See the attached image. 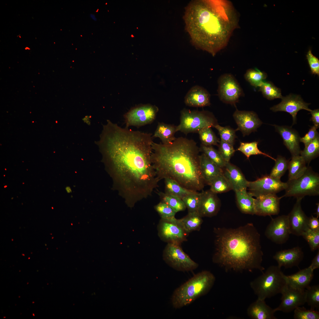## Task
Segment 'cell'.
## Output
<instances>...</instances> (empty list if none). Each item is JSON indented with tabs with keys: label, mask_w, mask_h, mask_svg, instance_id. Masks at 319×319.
Here are the masks:
<instances>
[{
	"label": "cell",
	"mask_w": 319,
	"mask_h": 319,
	"mask_svg": "<svg viewBox=\"0 0 319 319\" xmlns=\"http://www.w3.org/2000/svg\"><path fill=\"white\" fill-rule=\"evenodd\" d=\"M153 138L108 120L96 142L115 189L127 203L147 198L158 186L151 159Z\"/></svg>",
	"instance_id": "obj_1"
},
{
	"label": "cell",
	"mask_w": 319,
	"mask_h": 319,
	"mask_svg": "<svg viewBox=\"0 0 319 319\" xmlns=\"http://www.w3.org/2000/svg\"><path fill=\"white\" fill-rule=\"evenodd\" d=\"M235 15L227 1L195 0L186 7L184 18L194 44L214 56L236 27Z\"/></svg>",
	"instance_id": "obj_2"
},
{
	"label": "cell",
	"mask_w": 319,
	"mask_h": 319,
	"mask_svg": "<svg viewBox=\"0 0 319 319\" xmlns=\"http://www.w3.org/2000/svg\"><path fill=\"white\" fill-rule=\"evenodd\" d=\"M152 163L160 180L169 178L189 190H202L205 182L200 168V151L193 140L183 137L167 144H152Z\"/></svg>",
	"instance_id": "obj_3"
},
{
	"label": "cell",
	"mask_w": 319,
	"mask_h": 319,
	"mask_svg": "<svg viewBox=\"0 0 319 319\" xmlns=\"http://www.w3.org/2000/svg\"><path fill=\"white\" fill-rule=\"evenodd\" d=\"M214 231V263L227 271L257 269L263 272L260 235L252 223L235 229L218 228Z\"/></svg>",
	"instance_id": "obj_4"
},
{
	"label": "cell",
	"mask_w": 319,
	"mask_h": 319,
	"mask_svg": "<svg viewBox=\"0 0 319 319\" xmlns=\"http://www.w3.org/2000/svg\"><path fill=\"white\" fill-rule=\"evenodd\" d=\"M215 279L214 274L208 271L195 274L174 291L171 297L173 307L180 308L206 294L213 287Z\"/></svg>",
	"instance_id": "obj_5"
},
{
	"label": "cell",
	"mask_w": 319,
	"mask_h": 319,
	"mask_svg": "<svg viewBox=\"0 0 319 319\" xmlns=\"http://www.w3.org/2000/svg\"><path fill=\"white\" fill-rule=\"evenodd\" d=\"M281 268L278 265L270 266L250 282V287L258 299L265 300L281 293L287 282L286 275Z\"/></svg>",
	"instance_id": "obj_6"
},
{
	"label": "cell",
	"mask_w": 319,
	"mask_h": 319,
	"mask_svg": "<svg viewBox=\"0 0 319 319\" xmlns=\"http://www.w3.org/2000/svg\"><path fill=\"white\" fill-rule=\"evenodd\" d=\"M284 197L293 196L302 199L304 196L319 195V175L310 167H307L304 173L297 179L288 180L286 182Z\"/></svg>",
	"instance_id": "obj_7"
},
{
	"label": "cell",
	"mask_w": 319,
	"mask_h": 319,
	"mask_svg": "<svg viewBox=\"0 0 319 319\" xmlns=\"http://www.w3.org/2000/svg\"><path fill=\"white\" fill-rule=\"evenodd\" d=\"M217 124L216 118L209 111L184 108L181 111L180 123L177 126V131L187 135L198 133L205 128L214 127Z\"/></svg>",
	"instance_id": "obj_8"
},
{
	"label": "cell",
	"mask_w": 319,
	"mask_h": 319,
	"mask_svg": "<svg viewBox=\"0 0 319 319\" xmlns=\"http://www.w3.org/2000/svg\"><path fill=\"white\" fill-rule=\"evenodd\" d=\"M180 245L168 243L164 253V258L167 263L178 271H192L198 267V264L185 253Z\"/></svg>",
	"instance_id": "obj_9"
},
{
	"label": "cell",
	"mask_w": 319,
	"mask_h": 319,
	"mask_svg": "<svg viewBox=\"0 0 319 319\" xmlns=\"http://www.w3.org/2000/svg\"><path fill=\"white\" fill-rule=\"evenodd\" d=\"M218 97L222 102L234 105L243 95V92L238 82L232 74L226 73L221 75L218 80Z\"/></svg>",
	"instance_id": "obj_10"
},
{
	"label": "cell",
	"mask_w": 319,
	"mask_h": 319,
	"mask_svg": "<svg viewBox=\"0 0 319 319\" xmlns=\"http://www.w3.org/2000/svg\"><path fill=\"white\" fill-rule=\"evenodd\" d=\"M158 110L156 106L149 104L132 108L124 115L126 127H140L151 123Z\"/></svg>",
	"instance_id": "obj_11"
},
{
	"label": "cell",
	"mask_w": 319,
	"mask_h": 319,
	"mask_svg": "<svg viewBox=\"0 0 319 319\" xmlns=\"http://www.w3.org/2000/svg\"><path fill=\"white\" fill-rule=\"evenodd\" d=\"M286 183L280 179L273 178L269 175H265L253 181H248L247 188L253 196L267 194H276L285 190Z\"/></svg>",
	"instance_id": "obj_12"
},
{
	"label": "cell",
	"mask_w": 319,
	"mask_h": 319,
	"mask_svg": "<svg viewBox=\"0 0 319 319\" xmlns=\"http://www.w3.org/2000/svg\"><path fill=\"white\" fill-rule=\"evenodd\" d=\"M159 229L160 235L168 243L179 245L186 241L189 234L185 230L179 219L175 217L162 219Z\"/></svg>",
	"instance_id": "obj_13"
},
{
	"label": "cell",
	"mask_w": 319,
	"mask_h": 319,
	"mask_svg": "<svg viewBox=\"0 0 319 319\" xmlns=\"http://www.w3.org/2000/svg\"><path fill=\"white\" fill-rule=\"evenodd\" d=\"M290 234L288 216L286 215L272 219L265 232V235L268 238L279 244L286 242Z\"/></svg>",
	"instance_id": "obj_14"
},
{
	"label": "cell",
	"mask_w": 319,
	"mask_h": 319,
	"mask_svg": "<svg viewBox=\"0 0 319 319\" xmlns=\"http://www.w3.org/2000/svg\"><path fill=\"white\" fill-rule=\"evenodd\" d=\"M305 290L294 288L287 284L281 293V303L278 307L274 309V312L281 311L289 313L296 307L304 305L306 303Z\"/></svg>",
	"instance_id": "obj_15"
},
{
	"label": "cell",
	"mask_w": 319,
	"mask_h": 319,
	"mask_svg": "<svg viewBox=\"0 0 319 319\" xmlns=\"http://www.w3.org/2000/svg\"><path fill=\"white\" fill-rule=\"evenodd\" d=\"M281 101L279 104L274 105L270 110L275 112L284 111L290 114L293 119L292 125L296 123L297 115L298 112L302 109L310 112L308 106L310 103L305 102L299 95L292 94L282 97Z\"/></svg>",
	"instance_id": "obj_16"
},
{
	"label": "cell",
	"mask_w": 319,
	"mask_h": 319,
	"mask_svg": "<svg viewBox=\"0 0 319 319\" xmlns=\"http://www.w3.org/2000/svg\"><path fill=\"white\" fill-rule=\"evenodd\" d=\"M302 199H297V201L290 212L287 215L291 234L297 236H302L309 229L308 217L302 209Z\"/></svg>",
	"instance_id": "obj_17"
},
{
	"label": "cell",
	"mask_w": 319,
	"mask_h": 319,
	"mask_svg": "<svg viewBox=\"0 0 319 319\" xmlns=\"http://www.w3.org/2000/svg\"><path fill=\"white\" fill-rule=\"evenodd\" d=\"M237 125V130L245 136L256 131L262 123L257 114L252 111H240L237 110L233 115Z\"/></svg>",
	"instance_id": "obj_18"
},
{
	"label": "cell",
	"mask_w": 319,
	"mask_h": 319,
	"mask_svg": "<svg viewBox=\"0 0 319 319\" xmlns=\"http://www.w3.org/2000/svg\"><path fill=\"white\" fill-rule=\"evenodd\" d=\"M256 198L254 201L255 214L265 216L279 214L281 197L279 198L276 194H267Z\"/></svg>",
	"instance_id": "obj_19"
},
{
	"label": "cell",
	"mask_w": 319,
	"mask_h": 319,
	"mask_svg": "<svg viewBox=\"0 0 319 319\" xmlns=\"http://www.w3.org/2000/svg\"><path fill=\"white\" fill-rule=\"evenodd\" d=\"M198 213L202 217H211L216 215L220 207V202L217 194L210 190L202 191Z\"/></svg>",
	"instance_id": "obj_20"
},
{
	"label": "cell",
	"mask_w": 319,
	"mask_h": 319,
	"mask_svg": "<svg viewBox=\"0 0 319 319\" xmlns=\"http://www.w3.org/2000/svg\"><path fill=\"white\" fill-rule=\"evenodd\" d=\"M304 253L299 247L281 250L277 252L273 258L278 264V266L285 268L298 266L303 259Z\"/></svg>",
	"instance_id": "obj_21"
},
{
	"label": "cell",
	"mask_w": 319,
	"mask_h": 319,
	"mask_svg": "<svg viewBox=\"0 0 319 319\" xmlns=\"http://www.w3.org/2000/svg\"><path fill=\"white\" fill-rule=\"evenodd\" d=\"M276 131L281 136L284 145L290 152L292 157L300 155V143L301 137L298 133L291 127L274 125Z\"/></svg>",
	"instance_id": "obj_22"
},
{
	"label": "cell",
	"mask_w": 319,
	"mask_h": 319,
	"mask_svg": "<svg viewBox=\"0 0 319 319\" xmlns=\"http://www.w3.org/2000/svg\"><path fill=\"white\" fill-rule=\"evenodd\" d=\"M222 170L223 175L235 192L247 189L248 181L238 167L229 162L226 163Z\"/></svg>",
	"instance_id": "obj_23"
},
{
	"label": "cell",
	"mask_w": 319,
	"mask_h": 319,
	"mask_svg": "<svg viewBox=\"0 0 319 319\" xmlns=\"http://www.w3.org/2000/svg\"><path fill=\"white\" fill-rule=\"evenodd\" d=\"M185 105L190 107H202L210 105V95L202 87L196 85L188 92L184 98Z\"/></svg>",
	"instance_id": "obj_24"
},
{
	"label": "cell",
	"mask_w": 319,
	"mask_h": 319,
	"mask_svg": "<svg viewBox=\"0 0 319 319\" xmlns=\"http://www.w3.org/2000/svg\"><path fill=\"white\" fill-rule=\"evenodd\" d=\"M313 270L308 267L289 275H286L287 284L294 288L304 290L309 287L313 276Z\"/></svg>",
	"instance_id": "obj_25"
},
{
	"label": "cell",
	"mask_w": 319,
	"mask_h": 319,
	"mask_svg": "<svg viewBox=\"0 0 319 319\" xmlns=\"http://www.w3.org/2000/svg\"><path fill=\"white\" fill-rule=\"evenodd\" d=\"M274 309L268 305L265 300L259 299L251 304L248 307V315L253 319H276Z\"/></svg>",
	"instance_id": "obj_26"
},
{
	"label": "cell",
	"mask_w": 319,
	"mask_h": 319,
	"mask_svg": "<svg viewBox=\"0 0 319 319\" xmlns=\"http://www.w3.org/2000/svg\"><path fill=\"white\" fill-rule=\"evenodd\" d=\"M200 168L205 183L209 185L213 180L223 173L222 169L210 160L204 153L200 155Z\"/></svg>",
	"instance_id": "obj_27"
},
{
	"label": "cell",
	"mask_w": 319,
	"mask_h": 319,
	"mask_svg": "<svg viewBox=\"0 0 319 319\" xmlns=\"http://www.w3.org/2000/svg\"><path fill=\"white\" fill-rule=\"evenodd\" d=\"M235 192L237 204L240 210L244 214H255V198L247 189Z\"/></svg>",
	"instance_id": "obj_28"
},
{
	"label": "cell",
	"mask_w": 319,
	"mask_h": 319,
	"mask_svg": "<svg viewBox=\"0 0 319 319\" xmlns=\"http://www.w3.org/2000/svg\"><path fill=\"white\" fill-rule=\"evenodd\" d=\"M177 132V126L159 123L152 137L159 138L163 144H169L176 139L175 134Z\"/></svg>",
	"instance_id": "obj_29"
},
{
	"label": "cell",
	"mask_w": 319,
	"mask_h": 319,
	"mask_svg": "<svg viewBox=\"0 0 319 319\" xmlns=\"http://www.w3.org/2000/svg\"><path fill=\"white\" fill-rule=\"evenodd\" d=\"M306 164L300 155L292 157L288 164V180L296 179L302 175L307 169Z\"/></svg>",
	"instance_id": "obj_30"
},
{
	"label": "cell",
	"mask_w": 319,
	"mask_h": 319,
	"mask_svg": "<svg viewBox=\"0 0 319 319\" xmlns=\"http://www.w3.org/2000/svg\"><path fill=\"white\" fill-rule=\"evenodd\" d=\"M179 220L185 230L189 234L199 230L203 222L202 217L197 212L188 213L186 216Z\"/></svg>",
	"instance_id": "obj_31"
},
{
	"label": "cell",
	"mask_w": 319,
	"mask_h": 319,
	"mask_svg": "<svg viewBox=\"0 0 319 319\" xmlns=\"http://www.w3.org/2000/svg\"><path fill=\"white\" fill-rule=\"evenodd\" d=\"M165 193L178 197L181 199L186 195L196 192L186 189L175 181L170 179H165Z\"/></svg>",
	"instance_id": "obj_32"
},
{
	"label": "cell",
	"mask_w": 319,
	"mask_h": 319,
	"mask_svg": "<svg viewBox=\"0 0 319 319\" xmlns=\"http://www.w3.org/2000/svg\"><path fill=\"white\" fill-rule=\"evenodd\" d=\"M319 154V136L305 147L301 151L300 155L306 163L309 164L313 160L318 157Z\"/></svg>",
	"instance_id": "obj_33"
},
{
	"label": "cell",
	"mask_w": 319,
	"mask_h": 319,
	"mask_svg": "<svg viewBox=\"0 0 319 319\" xmlns=\"http://www.w3.org/2000/svg\"><path fill=\"white\" fill-rule=\"evenodd\" d=\"M161 200L173 208L177 212L185 210L186 208L182 199L177 196L161 192L157 193Z\"/></svg>",
	"instance_id": "obj_34"
},
{
	"label": "cell",
	"mask_w": 319,
	"mask_h": 319,
	"mask_svg": "<svg viewBox=\"0 0 319 319\" xmlns=\"http://www.w3.org/2000/svg\"><path fill=\"white\" fill-rule=\"evenodd\" d=\"M258 142L256 141L251 142H240V146L236 150L242 152L248 159L252 155H262L275 161V159L258 149Z\"/></svg>",
	"instance_id": "obj_35"
},
{
	"label": "cell",
	"mask_w": 319,
	"mask_h": 319,
	"mask_svg": "<svg viewBox=\"0 0 319 319\" xmlns=\"http://www.w3.org/2000/svg\"><path fill=\"white\" fill-rule=\"evenodd\" d=\"M209 185L210 186V190L217 194L232 190L231 184L223 173L214 179Z\"/></svg>",
	"instance_id": "obj_36"
},
{
	"label": "cell",
	"mask_w": 319,
	"mask_h": 319,
	"mask_svg": "<svg viewBox=\"0 0 319 319\" xmlns=\"http://www.w3.org/2000/svg\"><path fill=\"white\" fill-rule=\"evenodd\" d=\"M259 87V90L263 96L269 100L276 98H281L283 97L280 89L275 86L270 82L263 81Z\"/></svg>",
	"instance_id": "obj_37"
},
{
	"label": "cell",
	"mask_w": 319,
	"mask_h": 319,
	"mask_svg": "<svg viewBox=\"0 0 319 319\" xmlns=\"http://www.w3.org/2000/svg\"><path fill=\"white\" fill-rule=\"evenodd\" d=\"M245 79L251 85L257 87H259L267 77L266 74L256 69H249L245 73Z\"/></svg>",
	"instance_id": "obj_38"
},
{
	"label": "cell",
	"mask_w": 319,
	"mask_h": 319,
	"mask_svg": "<svg viewBox=\"0 0 319 319\" xmlns=\"http://www.w3.org/2000/svg\"><path fill=\"white\" fill-rule=\"evenodd\" d=\"M199 149L200 151L220 167L223 169L224 167L227 162L222 158L219 151L212 146H206L201 144Z\"/></svg>",
	"instance_id": "obj_39"
},
{
	"label": "cell",
	"mask_w": 319,
	"mask_h": 319,
	"mask_svg": "<svg viewBox=\"0 0 319 319\" xmlns=\"http://www.w3.org/2000/svg\"><path fill=\"white\" fill-rule=\"evenodd\" d=\"M275 161V165L269 175L273 178L280 179L288 169L289 161L281 155H278Z\"/></svg>",
	"instance_id": "obj_40"
},
{
	"label": "cell",
	"mask_w": 319,
	"mask_h": 319,
	"mask_svg": "<svg viewBox=\"0 0 319 319\" xmlns=\"http://www.w3.org/2000/svg\"><path fill=\"white\" fill-rule=\"evenodd\" d=\"M306 302L315 310L319 308V285L310 286L305 290Z\"/></svg>",
	"instance_id": "obj_41"
},
{
	"label": "cell",
	"mask_w": 319,
	"mask_h": 319,
	"mask_svg": "<svg viewBox=\"0 0 319 319\" xmlns=\"http://www.w3.org/2000/svg\"><path fill=\"white\" fill-rule=\"evenodd\" d=\"M211 128H205L198 132L201 144L206 146H218L220 141Z\"/></svg>",
	"instance_id": "obj_42"
},
{
	"label": "cell",
	"mask_w": 319,
	"mask_h": 319,
	"mask_svg": "<svg viewBox=\"0 0 319 319\" xmlns=\"http://www.w3.org/2000/svg\"><path fill=\"white\" fill-rule=\"evenodd\" d=\"M200 197V193L196 191L186 195L182 199L188 209V213H198Z\"/></svg>",
	"instance_id": "obj_43"
},
{
	"label": "cell",
	"mask_w": 319,
	"mask_h": 319,
	"mask_svg": "<svg viewBox=\"0 0 319 319\" xmlns=\"http://www.w3.org/2000/svg\"><path fill=\"white\" fill-rule=\"evenodd\" d=\"M302 236L307 242L312 251H314L319 248V230H313L309 228L302 234Z\"/></svg>",
	"instance_id": "obj_44"
},
{
	"label": "cell",
	"mask_w": 319,
	"mask_h": 319,
	"mask_svg": "<svg viewBox=\"0 0 319 319\" xmlns=\"http://www.w3.org/2000/svg\"><path fill=\"white\" fill-rule=\"evenodd\" d=\"M214 127L218 131L221 140L233 146L236 137L235 130L228 127L222 126L218 124Z\"/></svg>",
	"instance_id": "obj_45"
},
{
	"label": "cell",
	"mask_w": 319,
	"mask_h": 319,
	"mask_svg": "<svg viewBox=\"0 0 319 319\" xmlns=\"http://www.w3.org/2000/svg\"><path fill=\"white\" fill-rule=\"evenodd\" d=\"M294 318L295 319H319V313L310 309L307 310L304 307H296L294 310Z\"/></svg>",
	"instance_id": "obj_46"
},
{
	"label": "cell",
	"mask_w": 319,
	"mask_h": 319,
	"mask_svg": "<svg viewBox=\"0 0 319 319\" xmlns=\"http://www.w3.org/2000/svg\"><path fill=\"white\" fill-rule=\"evenodd\" d=\"M155 209L162 219L174 217L177 213L170 206L161 201L155 206Z\"/></svg>",
	"instance_id": "obj_47"
},
{
	"label": "cell",
	"mask_w": 319,
	"mask_h": 319,
	"mask_svg": "<svg viewBox=\"0 0 319 319\" xmlns=\"http://www.w3.org/2000/svg\"><path fill=\"white\" fill-rule=\"evenodd\" d=\"M219 146V152L224 160L229 162L235 150L233 146L221 140Z\"/></svg>",
	"instance_id": "obj_48"
},
{
	"label": "cell",
	"mask_w": 319,
	"mask_h": 319,
	"mask_svg": "<svg viewBox=\"0 0 319 319\" xmlns=\"http://www.w3.org/2000/svg\"><path fill=\"white\" fill-rule=\"evenodd\" d=\"M306 57L311 73L319 76V60L318 58L313 55L311 50L308 51Z\"/></svg>",
	"instance_id": "obj_49"
},
{
	"label": "cell",
	"mask_w": 319,
	"mask_h": 319,
	"mask_svg": "<svg viewBox=\"0 0 319 319\" xmlns=\"http://www.w3.org/2000/svg\"><path fill=\"white\" fill-rule=\"evenodd\" d=\"M318 128L314 126L311 127L308 132L303 137L300 138V142L304 143L305 147L319 136L317 130Z\"/></svg>",
	"instance_id": "obj_50"
},
{
	"label": "cell",
	"mask_w": 319,
	"mask_h": 319,
	"mask_svg": "<svg viewBox=\"0 0 319 319\" xmlns=\"http://www.w3.org/2000/svg\"><path fill=\"white\" fill-rule=\"evenodd\" d=\"M312 115L310 119L314 126L318 128L319 127V109L311 110L310 112Z\"/></svg>",
	"instance_id": "obj_51"
},
{
	"label": "cell",
	"mask_w": 319,
	"mask_h": 319,
	"mask_svg": "<svg viewBox=\"0 0 319 319\" xmlns=\"http://www.w3.org/2000/svg\"><path fill=\"white\" fill-rule=\"evenodd\" d=\"M309 228L313 230H319V221L318 218L312 216L310 217L309 223Z\"/></svg>",
	"instance_id": "obj_52"
},
{
	"label": "cell",
	"mask_w": 319,
	"mask_h": 319,
	"mask_svg": "<svg viewBox=\"0 0 319 319\" xmlns=\"http://www.w3.org/2000/svg\"><path fill=\"white\" fill-rule=\"evenodd\" d=\"M309 267L313 271L315 269L319 268V250L317 254L313 259Z\"/></svg>",
	"instance_id": "obj_53"
},
{
	"label": "cell",
	"mask_w": 319,
	"mask_h": 319,
	"mask_svg": "<svg viewBox=\"0 0 319 319\" xmlns=\"http://www.w3.org/2000/svg\"><path fill=\"white\" fill-rule=\"evenodd\" d=\"M316 204L317 206V207L316 209V212L315 214L316 215V217L318 218L319 217V203H317Z\"/></svg>",
	"instance_id": "obj_54"
},
{
	"label": "cell",
	"mask_w": 319,
	"mask_h": 319,
	"mask_svg": "<svg viewBox=\"0 0 319 319\" xmlns=\"http://www.w3.org/2000/svg\"><path fill=\"white\" fill-rule=\"evenodd\" d=\"M90 17L91 18L94 20H96V19L94 15L91 14Z\"/></svg>",
	"instance_id": "obj_55"
}]
</instances>
